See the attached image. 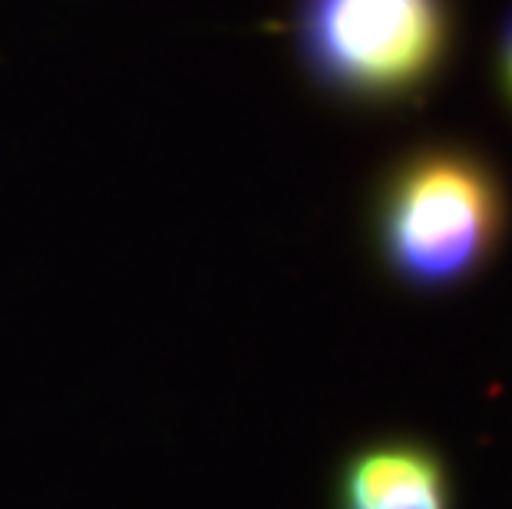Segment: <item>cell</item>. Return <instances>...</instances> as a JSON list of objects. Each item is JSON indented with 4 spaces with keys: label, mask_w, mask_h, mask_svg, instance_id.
Wrapping results in <instances>:
<instances>
[{
    "label": "cell",
    "mask_w": 512,
    "mask_h": 509,
    "mask_svg": "<svg viewBox=\"0 0 512 509\" xmlns=\"http://www.w3.org/2000/svg\"><path fill=\"white\" fill-rule=\"evenodd\" d=\"M496 86L503 103L512 110V10L503 20V30H499V43H496Z\"/></svg>",
    "instance_id": "4"
},
{
    "label": "cell",
    "mask_w": 512,
    "mask_h": 509,
    "mask_svg": "<svg viewBox=\"0 0 512 509\" xmlns=\"http://www.w3.org/2000/svg\"><path fill=\"white\" fill-rule=\"evenodd\" d=\"M506 225L509 196L493 159L453 139L407 149L374 192L380 262L413 291H446L479 275Z\"/></svg>",
    "instance_id": "1"
},
{
    "label": "cell",
    "mask_w": 512,
    "mask_h": 509,
    "mask_svg": "<svg viewBox=\"0 0 512 509\" xmlns=\"http://www.w3.org/2000/svg\"><path fill=\"white\" fill-rule=\"evenodd\" d=\"M453 0H298L294 47L324 93L354 106H407L453 57Z\"/></svg>",
    "instance_id": "2"
},
{
    "label": "cell",
    "mask_w": 512,
    "mask_h": 509,
    "mask_svg": "<svg viewBox=\"0 0 512 509\" xmlns=\"http://www.w3.org/2000/svg\"><path fill=\"white\" fill-rule=\"evenodd\" d=\"M344 509H450L443 460L420 443H380L347 463Z\"/></svg>",
    "instance_id": "3"
}]
</instances>
